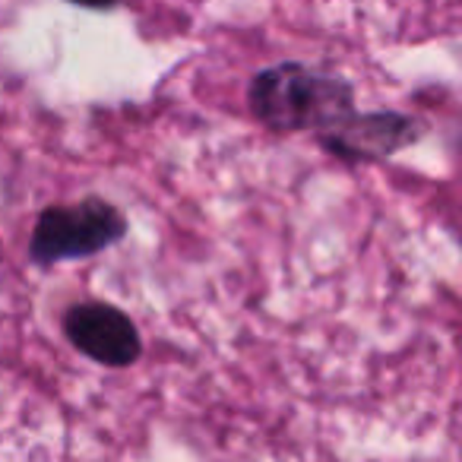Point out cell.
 I'll return each mask as SVG.
<instances>
[{
  "label": "cell",
  "instance_id": "obj_1",
  "mask_svg": "<svg viewBox=\"0 0 462 462\" xmlns=\"http://www.w3.org/2000/svg\"><path fill=\"white\" fill-rule=\"evenodd\" d=\"M247 108L273 134H320L355 111V86L301 60H282L254 73Z\"/></svg>",
  "mask_w": 462,
  "mask_h": 462
},
{
  "label": "cell",
  "instance_id": "obj_2",
  "mask_svg": "<svg viewBox=\"0 0 462 462\" xmlns=\"http://www.w3.org/2000/svg\"><path fill=\"white\" fill-rule=\"evenodd\" d=\"M127 216L102 197L45 206L29 238V260L39 270H51L70 260H89L121 245L127 238Z\"/></svg>",
  "mask_w": 462,
  "mask_h": 462
},
{
  "label": "cell",
  "instance_id": "obj_3",
  "mask_svg": "<svg viewBox=\"0 0 462 462\" xmlns=\"http://www.w3.org/2000/svg\"><path fill=\"white\" fill-rule=\"evenodd\" d=\"M424 136V124L411 115L390 108L377 111H352L339 124L320 130L317 143L333 159L361 165V162H386L396 152L409 149Z\"/></svg>",
  "mask_w": 462,
  "mask_h": 462
},
{
  "label": "cell",
  "instance_id": "obj_4",
  "mask_svg": "<svg viewBox=\"0 0 462 462\" xmlns=\"http://www.w3.org/2000/svg\"><path fill=\"white\" fill-rule=\"evenodd\" d=\"M64 336L79 355L102 367H130L143 355V336L121 308L105 301L70 304L64 314Z\"/></svg>",
  "mask_w": 462,
  "mask_h": 462
},
{
  "label": "cell",
  "instance_id": "obj_5",
  "mask_svg": "<svg viewBox=\"0 0 462 462\" xmlns=\"http://www.w3.org/2000/svg\"><path fill=\"white\" fill-rule=\"evenodd\" d=\"M73 7H86V10H115L121 0H67Z\"/></svg>",
  "mask_w": 462,
  "mask_h": 462
}]
</instances>
